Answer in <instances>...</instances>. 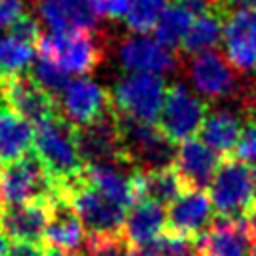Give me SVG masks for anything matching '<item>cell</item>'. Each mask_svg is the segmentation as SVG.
<instances>
[{
  "label": "cell",
  "instance_id": "24",
  "mask_svg": "<svg viewBox=\"0 0 256 256\" xmlns=\"http://www.w3.org/2000/svg\"><path fill=\"white\" fill-rule=\"evenodd\" d=\"M242 118L232 110H214L208 112L202 128H200V140L212 148L220 156H230V152L238 146L240 134H242Z\"/></svg>",
  "mask_w": 256,
  "mask_h": 256
},
{
  "label": "cell",
  "instance_id": "15",
  "mask_svg": "<svg viewBox=\"0 0 256 256\" xmlns=\"http://www.w3.org/2000/svg\"><path fill=\"white\" fill-rule=\"evenodd\" d=\"M224 50L238 72L256 70V8H238L224 20Z\"/></svg>",
  "mask_w": 256,
  "mask_h": 256
},
{
  "label": "cell",
  "instance_id": "40",
  "mask_svg": "<svg viewBox=\"0 0 256 256\" xmlns=\"http://www.w3.org/2000/svg\"><path fill=\"white\" fill-rule=\"evenodd\" d=\"M10 250V238L0 230V256H6Z\"/></svg>",
  "mask_w": 256,
  "mask_h": 256
},
{
  "label": "cell",
  "instance_id": "29",
  "mask_svg": "<svg viewBox=\"0 0 256 256\" xmlns=\"http://www.w3.org/2000/svg\"><path fill=\"white\" fill-rule=\"evenodd\" d=\"M166 6H168V0H130L128 12L124 16L126 26L136 34H146L154 30Z\"/></svg>",
  "mask_w": 256,
  "mask_h": 256
},
{
  "label": "cell",
  "instance_id": "9",
  "mask_svg": "<svg viewBox=\"0 0 256 256\" xmlns=\"http://www.w3.org/2000/svg\"><path fill=\"white\" fill-rule=\"evenodd\" d=\"M76 148L84 166L128 162L124 158L120 124L114 106L92 124L76 126Z\"/></svg>",
  "mask_w": 256,
  "mask_h": 256
},
{
  "label": "cell",
  "instance_id": "22",
  "mask_svg": "<svg viewBox=\"0 0 256 256\" xmlns=\"http://www.w3.org/2000/svg\"><path fill=\"white\" fill-rule=\"evenodd\" d=\"M46 224H48L46 204L6 206L0 218V228L12 242H42Z\"/></svg>",
  "mask_w": 256,
  "mask_h": 256
},
{
  "label": "cell",
  "instance_id": "11",
  "mask_svg": "<svg viewBox=\"0 0 256 256\" xmlns=\"http://www.w3.org/2000/svg\"><path fill=\"white\" fill-rule=\"evenodd\" d=\"M188 78L196 92H200L208 100L236 96L240 88L238 70L218 50L192 56L188 62Z\"/></svg>",
  "mask_w": 256,
  "mask_h": 256
},
{
  "label": "cell",
  "instance_id": "4",
  "mask_svg": "<svg viewBox=\"0 0 256 256\" xmlns=\"http://www.w3.org/2000/svg\"><path fill=\"white\" fill-rule=\"evenodd\" d=\"M38 56L58 64L68 74H88L100 66L104 58V46L100 34L94 30L78 32H54L42 34L38 40Z\"/></svg>",
  "mask_w": 256,
  "mask_h": 256
},
{
  "label": "cell",
  "instance_id": "28",
  "mask_svg": "<svg viewBox=\"0 0 256 256\" xmlns=\"http://www.w3.org/2000/svg\"><path fill=\"white\" fill-rule=\"evenodd\" d=\"M36 58V50L32 44H26L18 38L0 36V78L22 74L30 68Z\"/></svg>",
  "mask_w": 256,
  "mask_h": 256
},
{
  "label": "cell",
  "instance_id": "39",
  "mask_svg": "<svg viewBox=\"0 0 256 256\" xmlns=\"http://www.w3.org/2000/svg\"><path fill=\"white\" fill-rule=\"evenodd\" d=\"M246 220H248V226H250V232H252V236L256 238V204H254V206H252V210L248 212Z\"/></svg>",
  "mask_w": 256,
  "mask_h": 256
},
{
  "label": "cell",
  "instance_id": "6",
  "mask_svg": "<svg viewBox=\"0 0 256 256\" xmlns=\"http://www.w3.org/2000/svg\"><path fill=\"white\" fill-rule=\"evenodd\" d=\"M208 186L210 202L222 218H246L256 204L252 170L240 158H222Z\"/></svg>",
  "mask_w": 256,
  "mask_h": 256
},
{
  "label": "cell",
  "instance_id": "32",
  "mask_svg": "<svg viewBox=\"0 0 256 256\" xmlns=\"http://www.w3.org/2000/svg\"><path fill=\"white\" fill-rule=\"evenodd\" d=\"M8 32L12 38H18L26 44H38V40L42 38V24L40 20L34 16V14H20L10 26H8Z\"/></svg>",
  "mask_w": 256,
  "mask_h": 256
},
{
  "label": "cell",
  "instance_id": "42",
  "mask_svg": "<svg viewBox=\"0 0 256 256\" xmlns=\"http://www.w3.org/2000/svg\"><path fill=\"white\" fill-rule=\"evenodd\" d=\"M252 178H254V190H256V164H254V168H252Z\"/></svg>",
  "mask_w": 256,
  "mask_h": 256
},
{
  "label": "cell",
  "instance_id": "33",
  "mask_svg": "<svg viewBox=\"0 0 256 256\" xmlns=\"http://www.w3.org/2000/svg\"><path fill=\"white\" fill-rule=\"evenodd\" d=\"M158 256H202L196 238L164 234Z\"/></svg>",
  "mask_w": 256,
  "mask_h": 256
},
{
  "label": "cell",
  "instance_id": "45",
  "mask_svg": "<svg viewBox=\"0 0 256 256\" xmlns=\"http://www.w3.org/2000/svg\"><path fill=\"white\" fill-rule=\"evenodd\" d=\"M212 2H214V4H220V0H212Z\"/></svg>",
  "mask_w": 256,
  "mask_h": 256
},
{
  "label": "cell",
  "instance_id": "38",
  "mask_svg": "<svg viewBox=\"0 0 256 256\" xmlns=\"http://www.w3.org/2000/svg\"><path fill=\"white\" fill-rule=\"evenodd\" d=\"M220 6H238V8H256V0H220Z\"/></svg>",
  "mask_w": 256,
  "mask_h": 256
},
{
  "label": "cell",
  "instance_id": "25",
  "mask_svg": "<svg viewBox=\"0 0 256 256\" xmlns=\"http://www.w3.org/2000/svg\"><path fill=\"white\" fill-rule=\"evenodd\" d=\"M32 142L34 130L30 122L0 102V162H10L30 152Z\"/></svg>",
  "mask_w": 256,
  "mask_h": 256
},
{
  "label": "cell",
  "instance_id": "27",
  "mask_svg": "<svg viewBox=\"0 0 256 256\" xmlns=\"http://www.w3.org/2000/svg\"><path fill=\"white\" fill-rule=\"evenodd\" d=\"M192 20H194V16L188 10H184L182 6L174 4V2H168V6L162 10V14L154 26V38L160 44L174 50V46H180V42L184 40Z\"/></svg>",
  "mask_w": 256,
  "mask_h": 256
},
{
  "label": "cell",
  "instance_id": "43",
  "mask_svg": "<svg viewBox=\"0 0 256 256\" xmlns=\"http://www.w3.org/2000/svg\"><path fill=\"white\" fill-rule=\"evenodd\" d=\"M250 256H256V242L252 244V254H250Z\"/></svg>",
  "mask_w": 256,
  "mask_h": 256
},
{
  "label": "cell",
  "instance_id": "17",
  "mask_svg": "<svg viewBox=\"0 0 256 256\" xmlns=\"http://www.w3.org/2000/svg\"><path fill=\"white\" fill-rule=\"evenodd\" d=\"M202 256H250L252 232L246 218H216L198 238Z\"/></svg>",
  "mask_w": 256,
  "mask_h": 256
},
{
  "label": "cell",
  "instance_id": "18",
  "mask_svg": "<svg viewBox=\"0 0 256 256\" xmlns=\"http://www.w3.org/2000/svg\"><path fill=\"white\" fill-rule=\"evenodd\" d=\"M220 162V154L208 148L202 140L190 138L178 146L172 168L186 190H204L216 174Z\"/></svg>",
  "mask_w": 256,
  "mask_h": 256
},
{
  "label": "cell",
  "instance_id": "44",
  "mask_svg": "<svg viewBox=\"0 0 256 256\" xmlns=\"http://www.w3.org/2000/svg\"><path fill=\"white\" fill-rule=\"evenodd\" d=\"M2 212H4V206H2V202H0V218H2Z\"/></svg>",
  "mask_w": 256,
  "mask_h": 256
},
{
  "label": "cell",
  "instance_id": "20",
  "mask_svg": "<svg viewBox=\"0 0 256 256\" xmlns=\"http://www.w3.org/2000/svg\"><path fill=\"white\" fill-rule=\"evenodd\" d=\"M86 180L112 202L128 208L138 202L136 194V172L128 162H112V164H96L86 166Z\"/></svg>",
  "mask_w": 256,
  "mask_h": 256
},
{
  "label": "cell",
  "instance_id": "35",
  "mask_svg": "<svg viewBox=\"0 0 256 256\" xmlns=\"http://www.w3.org/2000/svg\"><path fill=\"white\" fill-rule=\"evenodd\" d=\"M20 14H24L22 0H0V28L10 26Z\"/></svg>",
  "mask_w": 256,
  "mask_h": 256
},
{
  "label": "cell",
  "instance_id": "10",
  "mask_svg": "<svg viewBox=\"0 0 256 256\" xmlns=\"http://www.w3.org/2000/svg\"><path fill=\"white\" fill-rule=\"evenodd\" d=\"M0 102L20 118L34 124H40L60 112L58 100L26 72L0 78Z\"/></svg>",
  "mask_w": 256,
  "mask_h": 256
},
{
  "label": "cell",
  "instance_id": "21",
  "mask_svg": "<svg viewBox=\"0 0 256 256\" xmlns=\"http://www.w3.org/2000/svg\"><path fill=\"white\" fill-rule=\"evenodd\" d=\"M164 234H166L164 206L150 200H138L134 206H130V212L126 214L122 226V236L130 246H140L160 240Z\"/></svg>",
  "mask_w": 256,
  "mask_h": 256
},
{
  "label": "cell",
  "instance_id": "13",
  "mask_svg": "<svg viewBox=\"0 0 256 256\" xmlns=\"http://www.w3.org/2000/svg\"><path fill=\"white\" fill-rule=\"evenodd\" d=\"M118 58L124 70L128 72H144V74H170L178 68V54L160 44L156 38L146 34L126 36L118 46Z\"/></svg>",
  "mask_w": 256,
  "mask_h": 256
},
{
  "label": "cell",
  "instance_id": "19",
  "mask_svg": "<svg viewBox=\"0 0 256 256\" xmlns=\"http://www.w3.org/2000/svg\"><path fill=\"white\" fill-rule=\"evenodd\" d=\"M36 10L54 32L96 30L100 20L96 0H36Z\"/></svg>",
  "mask_w": 256,
  "mask_h": 256
},
{
  "label": "cell",
  "instance_id": "30",
  "mask_svg": "<svg viewBox=\"0 0 256 256\" xmlns=\"http://www.w3.org/2000/svg\"><path fill=\"white\" fill-rule=\"evenodd\" d=\"M30 76L46 90L50 92L54 98H58L62 94V90L66 88V84L70 82L68 80V72H64L58 64L50 62L48 58H42V56H36L32 66H30Z\"/></svg>",
  "mask_w": 256,
  "mask_h": 256
},
{
  "label": "cell",
  "instance_id": "5",
  "mask_svg": "<svg viewBox=\"0 0 256 256\" xmlns=\"http://www.w3.org/2000/svg\"><path fill=\"white\" fill-rule=\"evenodd\" d=\"M118 114V112H116ZM124 158L138 170L170 168L176 158V142H172L160 126L132 120L118 114Z\"/></svg>",
  "mask_w": 256,
  "mask_h": 256
},
{
  "label": "cell",
  "instance_id": "34",
  "mask_svg": "<svg viewBox=\"0 0 256 256\" xmlns=\"http://www.w3.org/2000/svg\"><path fill=\"white\" fill-rule=\"evenodd\" d=\"M238 158L244 162H256V118H248L244 120L242 126V134L236 146Z\"/></svg>",
  "mask_w": 256,
  "mask_h": 256
},
{
  "label": "cell",
  "instance_id": "31",
  "mask_svg": "<svg viewBox=\"0 0 256 256\" xmlns=\"http://www.w3.org/2000/svg\"><path fill=\"white\" fill-rule=\"evenodd\" d=\"M128 242L124 236H106V238H86L84 250L80 256H126Z\"/></svg>",
  "mask_w": 256,
  "mask_h": 256
},
{
  "label": "cell",
  "instance_id": "2",
  "mask_svg": "<svg viewBox=\"0 0 256 256\" xmlns=\"http://www.w3.org/2000/svg\"><path fill=\"white\" fill-rule=\"evenodd\" d=\"M62 194L34 152L0 166V202L2 206L50 204Z\"/></svg>",
  "mask_w": 256,
  "mask_h": 256
},
{
  "label": "cell",
  "instance_id": "3",
  "mask_svg": "<svg viewBox=\"0 0 256 256\" xmlns=\"http://www.w3.org/2000/svg\"><path fill=\"white\" fill-rule=\"evenodd\" d=\"M60 192L72 202L84 230L88 232V238L122 236L126 208L100 194L86 180V172H82Z\"/></svg>",
  "mask_w": 256,
  "mask_h": 256
},
{
  "label": "cell",
  "instance_id": "16",
  "mask_svg": "<svg viewBox=\"0 0 256 256\" xmlns=\"http://www.w3.org/2000/svg\"><path fill=\"white\" fill-rule=\"evenodd\" d=\"M44 242L48 244V248H56L78 256L84 250L86 244L84 226L72 202L64 194H58L48 204V224L44 232Z\"/></svg>",
  "mask_w": 256,
  "mask_h": 256
},
{
  "label": "cell",
  "instance_id": "14",
  "mask_svg": "<svg viewBox=\"0 0 256 256\" xmlns=\"http://www.w3.org/2000/svg\"><path fill=\"white\" fill-rule=\"evenodd\" d=\"M214 222V206L204 190H184L166 212V234L200 238Z\"/></svg>",
  "mask_w": 256,
  "mask_h": 256
},
{
  "label": "cell",
  "instance_id": "26",
  "mask_svg": "<svg viewBox=\"0 0 256 256\" xmlns=\"http://www.w3.org/2000/svg\"><path fill=\"white\" fill-rule=\"evenodd\" d=\"M184 190L186 188L172 166L160 168V170H138L136 172L138 200H150L160 206H166V204H172Z\"/></svg>",
  "mask_w": 256,
  "mask_h": 256
},
{
  "label": "cell",
  "instance_id": "41",
  "mask_svg": "<svg viewBox=\"0 0 256 256\" xmlns=\"http://www.w3.org/2000/svg\"><path fill=\"white\" fill-rule=\"evenodd\" d=\"M44 256H78V254L62 252V250H56V248H46V254H44Z\"/></svg>",
  "mask_w": 256,
  "mask_h": 256
},
{
  "label": "cell",
  "instance_id": "1",
  "mask_svg": "<svg viewBox=\"0 0 256 256\" xmlns=\"http://www.w3.org/2000/svg\"><path fill=\"white\" fill-rule=\"evenodd\" d=\"M34 154L40 158L58 190L76 180L86 168L76 148V126L70 124L60 112L36 124Z\"/></svg>",
  "mask_w": 256,
  "mask_h": 256
},
{
  "label": "cell",
  "instance_id": "36",
  "mask_svg": "<svg viewBox=\"0 0 256 256\" xmlns=\"http://www.w3.org/2000/svg\"><path fill=\"white\" fill-rule=\"evenodd\" d=\"M46 246L42 242H12L6 256H44Z\"/></svg>",
  "mask_w": 256,
  "mask_h": 256
},
{
  "label": "cell",
  "instance_id": "8",
  "mask_svg": "<svg viewBox=\"0 0 256 256\" xmlns=\"http://www.w3.org/2000/svg\"><path fill=\"white\" fill-rule=\"evenodd\" d=\"M206 100L198 98L186 84L172 82L166 88L164 104L158 116L160 130L172 142H186L200 132L206 116H208Z\"/></svg>",
  "mask_w": 256,
  "mask_h": 256
},
{
  "label": "cell",
  "instance_id": "37",
  "mask_svg": "<svg viewBox=\"0 0 256 256\" xmlns=\"http://www.w3.org/2000/svg\"><path fill=\"white\" fill-rule=\"evenodd\" d=\"M172 2L182 6L184 10H188L192 16H200V14L208 12V10H212L214 6H218L212 0H172Z\"/></svg>",
  "mask_w": 256,
  "mask_h": 256
},
{
  "label": "cell",
  "instance_id": "7",
  "mask_svg": "<svg viewBox=\"0 0 256 256\" xmlns=\"http://www.w3.org/2000/svg\"><path fill=\"white\" fill-rule=\"evenodd\" d=\"M166 88V82L158 74L130 72L124 78H120L112 88V106L122 116L154 124L160 116Z\"/></svg>",
  "mask_w": 256,
  "mask_h": 256
},
{
  "label": "cell",
  "instance_id": "23",
  "mask_svg": "<svg viewBox=\"0 0 256 256\" xmlns=\"http://www.w3.org/2000/svg\"><path fill=\"white\" fill-rule=\"evenodd\" d=\"M226 8L224 6H214L212 10L196 16L184 36V40L180 42V50L186 56H198L202 52H210L214 50L220 40H222V32H224V20H226Z\"/></svg>",
  "mask_w": 256,
  "mask_h": 256
},
{
  "label": "cell",
  "instance_id": "12",
  "mask_svg": "<svg viewBox=\"0 0 256 256\" xmlns=\"http://www.w3.org/2000/svg\"><path fill=\"white\" fill-rule=\"evenodd\" d=\"M60 98V114L74 126H86L112 110V98L106 88L90 78H76L66 84Z\"/></svg>",
  "mask_w": 256,
  "mask_h": 256
}]
</instances>
